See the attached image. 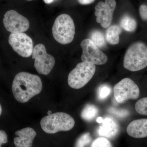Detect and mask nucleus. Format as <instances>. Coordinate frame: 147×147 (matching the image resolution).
I'll return each mask as SVG.
<instances>
[{"instance_id":"1","label":"nucleus","mask_w":147,"mask_h":147,"mask_svg":"<svg viewBox=\"0 0 147 147\" xmlns=\"http://www.w3.org/2000/svg\"><path fill=\"white\" fill-rule=\"evenodd\" d=\"M42 82L39 76L27 72H19L13 79L12 91L18 102L25 103L42 90Z\"/></svg>"},{"instance_id":"2","label":"nucleus","mask_w":147,"mask_h":147,"mask_svg":"<svg viewBox=\"0 0 147 147\" xmlns=\"http://www.w3.org/2000/svg\"><path fill=\"white\" fill-rule=\"evenodd\" d=\"M124 68L131 71L147 67V45L142 42L132 43L127 50L123 60Z\"/></svg>"},{"instance_id":"3","label":"nucleus","mask_w":147,"mask_h":147,"mask_svg":"<svg viewBox=\"0 0 147 147\" xmlns=\"http://www.w3.org/2000/svg\"><path fill=\"white\" fill-rule=\"evenodd\" d=\"M41 128L48 134H55L59 131H68L75 125L74 119L68 114L59 112L44 117L40 122Z\"/></svg>"},{"instance_id":"4","label":"nucleus","mask_w":147,"mask_h":147,"mask_svg":"<svg viewBox=\"0 0 147 147\" xmlns=\"http://www.w3.org/2000/svg\"><path fill=\"white\" fill-rule=\"evenodd\" d=\"M54 38L62 45L73 41L75 34V27L71 16L67 14H61L55 19L52 28Z\"/></svg>"},{"instance_id":"5","label":"nucleus","mask_w":147,"mask_h":147,"mask_svg":"<svg viewBox=\"0 0 147 147\" xmlns=\"http://www.w3.org/2000/svg\"><path fill=\"white\" fill-rule=\"evenodd\" d=\"M95 71V65L85 62L78 63L69 74V86L75 89L82 88L90 81Z\"/></svg>"},{"instance_id":"6","label":"nucleus","mask_w":147,"mask_h":147,"mask_svg":"<svg viewBox=\"0 0 147 147\" xmlns=\"http://www.w3.org/2000/svg\"><path fill=\"white\" fill-rule=\"evenodd\" d=\"M32 58L34 59L35 68L40 74L47 75L55 66V58L47 53L43 44L40 43L35 46Z\"/></svg>"},{"instance_id":"7","label":"nucleus","mask_w":147,"mask_h":147,"mask_svg":"<svg viewBox=\"0 0 147 147\" xmlns=\"http://www.w3.org/2000/svg\"><path fill=\"white\" fill-rule=\"evenodd\" d=\"M114 93L116 101L123 103L129 99H137L140 95V90L134 81L126 78L121 80L115 86Z\"/></svg>"},{"instance_id":"8","label":"nucleus","mask_w":147,"mask_h":147,"mask_svg":"<svg viewBox=\"0 0 147 147\" xmlns=\"http://www.w3.org/2000/svg\"><path fill=\"white\" fill-rule=\"evenodd\" d=\"M82 49L81 59L83 62L94 65H101L107 62L108 58L90 39L82 40L81 43Z\"/></svg>"},{"instance_id":"9","label":"nucleus","mask_w":147,"mask_h":147,"mask_svg":"<svg viewBox=\"0 0 147 147\" xmlns=\"http://www.w3.org/2000/svg\"><path fill=\"white\" fill-rule=\"evenodd\" d=\"M3 23L6 30L12 34L24 33L30 28L28 20L14 10L6 12Z\"/></svg>"},{"instance_id":"10","label":"nucleus","mask_w":147,"mask_h":147,"mask_svg":"<svg viewBox=\"0 0 147 147\" xmlns=\"http://www.w3.org/2000/svg\"><path fill=\"white\" fill-rule=\"evenodd\" d=\"M8 42L13 50L21 57L28 58L32 55L33 42L26 34L11 33L9 37Z\"/></svg>"},{"instance_id":"11","label":"nucleus","mask_w":147,"mask_h":147,"mask_svg":"<svg viewBox=\"0 0 147 147\" xmlns=\"http://www.w3.org/2000/svg\"><path fill=\"white\" fill-rule=\"evenodd\" d=\"M116 7L115 0H105V2L101 1L98 3L95 7L96 22L103 28H108L112 22Z\"/></svg>"},{"instance_id":"12","label":"nucleus","mask_w":147,"mask_h":147,"mask_svg":"<svg viewBox=\"0 0 147 147\" xmlns=\"http://www.w3.org/2000/svg\"><path fill=\"white\" fill-rule=\"evenodd\" d=\"M15 134L18 136L13 140L15 147H31L36 133L33 129L28 127L16 131Z\"/></svg>"},{"instance_id":"13","label":"nucleus","mask_w":147,"mask_h":147,"mask_svg":"<svg viewBox=\"0 0 147 147\" xmlns=\"http://www.w3.org/2000/svg\"><path fill=\"white\" fill-rule=\"evenodd\" d=\"M127 132L136 139L147 137V119H139L131 121L127 127Z\"/></svg>"},{"instance_id":"14","label":"nucleus","mask_w":147,"mask_h":147,"mask_svg":"<svg viewBox=\"0 0 147 147\" xmlns=\"http://www.w3.org/2000/svg\"><path fill=\"white\" fill-rule=\"evenodd\" d=\"M100 123L98 129V133L100 136L111 139L115 137L118 133V125L113 119L105 118Z\"/></svg>"},{"instance_id":"15","label":"nucleus","mask_w":147,"mask_h":147,"mask_svg":"<svg viewBox=\"0 0 147 147\" xmlns=\"http://www.w3.org/2000/svg\"><path fill=\"white\" fill-rule=\"evenodd\" d=\"M121 32V30L117 25H113L109 27L106 32V39L108 43L112 45L118 44Z\"/></svg>"},{"instance_id":"16","label":"nucleus","mask_w":147,"mask_h":147,"mask_svg":"<svg viewBox=\"0 0 147 147\" xmlns=\"http://www.w3.org/2000/svg\"><path fill=\"white\" fill-rule=\"evenodd\" d=\"M98 112V109L95 105L88 104L82 110L81 117L84 120L91 121L97 115Z\"/></svg>"},{"instance_id":"17","label":"nucleus","mask_w":147,"mask_h":147,"mask_svg":"<svg viewBox=\"0 0 147 147\" xmlns=\"http://www.w3.org/2000/svg\"><path fill=\"white\" fill-rule=\"evenodd\" d=\"M120 24L121 27L126 31L134 32L137 28V21L134 18L127 15L121 18Z\"/></svg>"},{"instance_id":"18","label":"nucleus","mask_w":147,"mask_h":147,"mask_svg":"<svg viewBox=\"0 0 147 147\" xmlns=\"http://www.w3.org/2000/svg\"><path fill=\"white\" fill-rule=\"evenodd\" d=\"M91 40L98 48H102L106 46L104 35L101 32L97 30L93 31L91 33Z\"/></svg>"},{"instance_id":"19","label":"nucleus","mask_w":147,"mask_h":147,"mask_svg":"<svg viewBox=\"0 0 147 147\" xmlns=\"http://www.w3.org/2000/svg\"><path fill=\"white\" fill-rule=\"evenodd\" d=\"M135 109L140 115L147 116V97L138 100L135 104Z\"/></svg>"},{"instance_id":"20","label":"nucleus","mask_w":147,"mask_h":147,"mask_svg":"<svg viewBox=\"0 0 147 147\" xmlns=\"http://www.w3.org/2000/svg\"><path fill=\"white\" fill-rule=\"evenodd\" d=\"M91 147H113L111 142L107 138L98 137L92 143Z\"/></svg>"},{"instance_id":"21","label":"nucleus","mask_w":147,"mask_h":147,"mask_svg":"<svg viewBox=\"0 0 147 147\" xmlns=\"http://www.w3.org/2000/svg\"><path fill=\"white\" fill-rule=\"evenodd\" d=\"M91 139V137L89 133H86L82 134L77 139L75 147H85L89 144Z\"/></svg>"},{"instance_id":"22","label":"nucleus","mask_w":147,"mask_h":147,"mask_svg":"<svg viewBox=\"0 0 147 147\" xmlns=\"http://www.w3.org/2000/svg\"><path fill=\"white\" fill-rule=\"evenodd\" d=\"M111 91V88L108 85H102L100 86L98 90V94L100 99H104L108 97Z\"/></svg>"},{"instance_id":"23","label":"nucleus","mask_w":147,"mask_h":147,"mask_svg":"<svg viewBox=\"0 0 147 147\" xmlns=\"http://www.w3.org/2000/svg\"><path fill=\"white\" fill-rule=\"evenodd\" d=\"M140 17L143 21H147V6L142 5L140 6L139 9Z\"/></svg>"},{"instance_id":"24","label":"nucleus","mask_w":147,"mask_h":147,"mask_svg":"<svg viewBox=\"0 0 147 147\" xmlns=\"http://www.w3.org/2000/svg\"><path fill=\"white\" fill-rule=\"evenodd\" d=\"M7 142V134L3 130H0V147H2V145L6 144Z\"/></svg>"},{"instance_id":"25","label":"nucleus","mask_w":147,"mask_h":147,"mask_svg":"<svg viewBox=\"0 0 147 147\" xmlns=\"http://www.w3.org/2000/svg\"><path fill=\"white\" fill-rule=\"evenodd\" d=\"M79 3L82 5H88L93 2L95 0H77Z\"/></svg>"},{"instance_id":"26","label":"nucleus","mask_w":147,"mask_h":147,"mask_svg":"<svg viewBox=\"0 0 147 147\" xmlns=\"http://www.w3.org/2000/svg\"><path fill=\"white\" fill-rule=\"evenodd\" d=\"M44 2L46 4H50L53 2L54 0H43Z\"/></svg>"},{"instance_id":"27","label":"nucleus","mask_w":147,"mask_h":147,"mask_svg":"<svg viewBox=\"0 0 147 147\" xmlns=\"http://www.w3.org/2000/svg\"><path fill=\"white\" fill-rule=\"evenodd\" d=\"M102 119H102V117H98V118L97 119H96V121H97V122L98 123H100L102 122Z\"/></svg>"},{"instance_id":"28","label":"nucleus","mask_w":147,"mask_h":147,"mask_svg":"<svg viewBox=\"0 0 147 147\" xmlns=\"http://www.w3.org/2000/svg\"><path fill=\"white\" fill-rule=\"evenodd\" d=\"M2 113V109L1 106L0 104V116L1 115Z\"/></svg>"},{"instance_id":"29","label":"nucleus","mask_w":147,"mask_h":147,"mask_svg":"<svg viewBox=\"0 0 147 147\" xmlns=\"http://www.w3.org/2000/svg\"><path fill=\"white\" fill-rule=\"evenodd\" d=\"M47 114H48V115H51V114H52V111L49 110V111H48V112H47Z\"/></svg>"},{"instance_id":"30","label":"nucleus","mask_w":147,"mask_h":147,"mask_svg":"<svg viewBox=\"0 0 147 147\" xmlns=\"http://www.w3.org/2000/svg\"><path fill=\"white\" fill-rule=\"evenodd\" d=\"M26 1H33V0H26Z\"/></svg>"}]
</instances>
